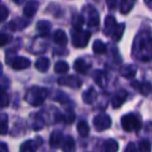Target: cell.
<instances>
[{
	"label": "cell",
	"mask_w": 152,
	"mask_h": 152,
	"mask_svg": "<svg viewBox=\"0 0 152 152\" xmlns=\"http://www.w3.org/2000/svg\"><path fill=\"white\" fill-rule=\"evenodd\" d=\"M132 54L135 58L143 61L152 58V36L149 32L142 31L137 34L133 44Z\"/></svg>",
	"instance_id": "cell-1"
},
{
	"label": "cell",
	"mask_w": 152,
	"mask_h": 152,
	"mask_svg": "<svg viewBox=\"0 0 152 152\" xmlns=\"http://www.w3.org/2000/svg\"><path fill=\"white\" fill-rule=\"evenodd\" d=\"M48 96V91L44 88L32 87L27 91L25 100L32 106H40Z\"/></svg>",
	"instance_id": "cell-2"
},
{
	"label": "cell",
	"mask_w": 152,
	"mask_h": 152,
	"mask_svg": "<svg viewBox=\"0 0 152 152\" xmlns=\"http://www.w3.org/2000/svg\"><path fill=\"white\" fill-rule=\"evenodd\" d=\"M90 38L91 34L81 28H73L71 30L72 45L76 48H85L89 43Z\"/></svg>",
	"instance_id": "cell-3"
},
{
	"label": "cell",
	"mask_w": 152,
	"mask_h": 152,
	"mask_svg": "<svg viewBox=\"0 0 152 152\" xmlns=\"http://www.w3.org/2000/svg\"><path fill=\"white\" fill-rule=\"evenodd\" d=\"M121 125H122V128L127 132L137 131L141 128V122L139 118L133 114L124 115L121 119Z\"/></svg>",
	"instance_id": "cell-4"
},
{
	"label": "cell",
	"mask_w": 152,
	"mask_h": 152,
	"mask_svg": "<svg viewBox=\"0 0 152 152\" xmlns=\"http://www.w3.org/2000/svg\"><path fill=\"white\" fill-rule=\"evenodd\" d=\"M94 127L97 131H103L112 126V119L106 114H99L93 120Z\"/></svg>",
	"instance_id": "cell-5"
},
{
	"label": "cell",
	"mask_w": 152,
	"mask_h": 152,
	"mask_svg": "<svg viewBox=\"0 0 152 152\" xmlns=\"http://www.w3.org/2000/svg\"><path fill=\"white\" fill-rule=\"evenodd\" d=\"M58 85L59 86H64V87H69L72 89H78L81 86V81L79 80L76 76L73 75H68V76H64L61 78L58 79Z\"/></svg>",
	"instance_id": "cell-6"
},
{
	"label": "cell",
	"mask_w": 152,
	"mask_h": 152,
	"mask_svg": "<svg viewBox=\"0 0 152 152\" xmlns=\"http://www.w3.org/2000/svg\"><path fill=\"white\" fill-rule=\"evenodd\" d=\"M41 144H42L41 137H38L37 140H28L21 145L20 152H37V149Z\"/></svg>",
	"instance_id": "cell-7"
},
{
	"label": "cell",
	"mask_w": 152,
	"mask_h": 152,
	"mask_svg": "<svg viewBox=\"0 0 152 152\" xmlns=\"http://www.w3.org/2000/svg\"><path fill=\"white\" fill-rule=\"evenodd\" d=\"M11 66L14 70H24V69L29 68L30 61L23 56H16L15 58L11 61Z\"/></svg>",
	"instance_id": "cell-8"
},
{
	"label": "cell",
	"mask_w": 152,
	"mask_h": 152,
	"mask_svg": "<svg viewBox=\"0 0 152 152\" xmlns=\"http://www.w3.org/2000/svg\"><path fill=\"white\" fill-rule=\"evenodd\" d=\"M127 96H128V94H127V92L124 91V90H120V91L117 92V93L114 95V97H113V99H112L113 107H114V108L121 107V106L124 104V102L126 101Z\"/></svg>",
	"instance_id": "cell-9"
},
{
	"label": "cell",
	"mask_w": 152,
	"mask_h": 152,
	"mask_svg": "<svg viewBox=\"0 0 152 152\" xmlns=\"http://www.w3.org/2000/svg\"><path fill=\"white\" fill-rule=\"evenodd\" d=\"M117 25L118 24H117V21L114 16H106L105 20H104V34L106 36H113Z\"/></svg>",
	"instance_id": "cell-10"
},
{
	"label": "cell",
	"mask_w": 152,
	"mask_h": 152,
	"mask_svg": "<svg viewBox=\"0 0 152 152\" xmlns=\"http://www.w3.org/2000/svg\"><path fill=\"white\" fill-rule=\"evenodd\" d=\"M39 9V2L37 0H29L26 3L25 7L23 9V15L26 18H31L34 14L38 12Z\"/></svg>",
	"instance_id": "cell-11"
},
{
	"label": "cell",
	"mask_w": 152,
	"mask_h": 152,
	"mask_svg": "<svg viewBox=\"0 0 152 152\" xmlns=\"http://www.w3.org/2000/svg\"><path fill=\"white\" fill-rule=\"evenodd\" d=\"M64 141V135L61 133V131L54 130L50 135V140H49V143L52 148H58L59 146H61Z\"/></svg>",
	"instance_id": "cell-12"
},
{
	"label": "cell",
	"mask_w": 152,
	"mask_h": 152,
	"mask_svg": "<svg viewBox=\"0 0 152 152\" xmlns=\"http://www.w3.org/2000/svg\"><path fill=\"white\" fill-rule=\"evenodd\" d=\"M53 41L55 44L64 47L68 44V37L63 29H57L53 34Z\"/></svg>",
	"instance_id": "cell-13"
},
{
	"label": "cell",
	"mask_w": 152,
	"mask_h": 152,
	"mask_svg": "<svg viewBox=\"0 0 152 152\" xmlns=\"http://www.w3.org/2000/svg\"><path fill=\"white\" fill-rule=\"evenodd\" d=\"M90 68H91V65H90L89 63H87V61L83 58L76 59L75 63H74V70H75L76 72H78V73H81V74L87 73L90 70Z\"/></svg>",
	"instance_id": "cell-14"
},
{
	"label": "cell",
	"mask_w": 152,
	"mask_h": 152,
	"mask_svg": "<svg viewBox=\"0 0 152 152\" xmlns=\"http://www.w3.org/2000/svg\"><path fill=\"white\" fill-rule=\"evenodd\" d=\"M88 24L87 25L89 27H96V26L99 25L100 23V18H99V14L97 13L95 9H91L90 13L88 14Z\"/></svg>",
	"instance_id": "cell-15"
},
{
	"label": "cell",
	"mask_w": 152,
	"mask_h": 152,
	"mask_svg": "<svg viewBox=\"0 0 152 152\" xmlns=\"http://www.w3.org/2000/svg\"><path fill=\"white\" fill-rule=\"evenodd\" d=\"M61 149L64 152H74L75 151V142L72 137H67L63 141Z\"/></svg>",
	"instance_id": "cell-16"
},
{
	"label": "cell",
	"mask_w": 152,
	"mask_h": 152,
	"mask_svg": "<svg viewBox=\"0 0 152 152\" xmlns=\"http://www.w3.org/2000/svg\"><path fill=\"white\" fill-rule=\"evenodd\" d=\"M137 67L133 65H127L124 66L121 70V74H122L123 77L125 78H132L134 77L135 74H137Z\"/></svg>",
	"instance_id": "cell-17"
},
{
	"label": "cell",
	"mask_w": 152,
	"mask_h": 152,
	"mask_svg": "<svg viewBox=\"0 0 152 152\" xmlns=\"http://www.w3.org/2000/svg\"><path fill=\"white\" fill-rule=\"evenodd\" d=\"M36 69L40 72H47V70L49 69V66H50V61L47 57H40V58L37 59L36 61Z\"/></svg>",
	"instance_id": "cell-18"
},
{
	"label": "cell",
	"mask_w": 152,
	"mask_h": 152,
	"mask_svg": "<svg viewBox=\"0 0 152 152\" xmlns=\"http://www.w3.org/2000/svg\"><path fill=\"white\" fill-rule=\"evenodd\" d=\"M97 98V92L93 89V88H90L88 91H86L83 95V99L85 101V103L87 104H92Z\"/></svg>",
	"instance_id": "cell-19"
},
{
	"label": "cell",
	"mask_w": 152,
	"mask_h": 152,
	"mask_svg": "<svg viewBox=\"0 0 152 152\" xmlns=\"http://www.w3.org/2000/svg\"><path fill=\"white\" fill-rule=\"evenodd\" d=\"M37 30L40 32L43 36H46L48 34V32L51 30V24L49 21L46 20H43V21H39L37 23Z\"/></svg>",
	"instance_id": "cell-20"
},
{
	"label": "cell",
	"mask_w": 152,
	"mask_h": 152,
	"mask_svg": "<svg viewBox=\"0 0 152 152\" xmlns=\"http://www.w3.org/2000/svg\"><path fill=\"white\" fill-rule=\"evenodd\" d=\"M135 0H121L120 3V12L123 15H126L132 10Z\"/></svg>",
	"instance_id": "cell-21"
},
{
	"label": "cell",
	"mask_w": 152,
	"mask_h": 152,
	"mask_svg": "<svg viewBox=\"0 0 152 152\" xmlns=\"http://www.w3.org/2000/svg\"><path fill=\"white\" fill-rule=\"evenodd\" d=\"M119 144L116 140L108 139L104 142V151L105 152H118Z\"/></svg>",
	"instance_id": "cell-22"
},
{
	"label": "cell",
	"mask_w": 152,
	"mask_h": 152,
	"mask_svg": "<svg viewBox=\"0 0 152 152\" xmlns=\"http://www.w3.org/2000/svg\"><path fill=\"white\" fill-rule=\"evenodd\" d=\"M94 79H95L96 83H97L99 87L104 88L105 87V83H106V74L102 71H95L93 75Z\"/></svg>",
	"instance_id": "cell-23"
},
{
	"label": "cell",
	"mask_w": 152,
	"mask_h": 152,
	"mask_svg": "<svg viewBox=\"0 0 152 152\" xmlns=\"http://www.w3.org/2000/svg\"><path fill=\"white\" fill-rule=\"evenodd\" d=\"M77 131L79 135L83 137H87L90 133V127L86 121H79L77 124Z\"/></svg>",
	"instance_id": "cell-24"
},
{
	"label": "cell",
	"mask_w": 152,
	"mask_h": 152,
	"mask_svg": "<svg viewBox=\"0 0 152 152\" xmlns=\"http://www.w3.org/2000/svg\"><path fill=\"white\" fill-rule=\"evenodd\" d=\"M9 131V125H7V115L0 114V134H7Z\"/></svg>",
	"instance_id": "cell-25"
},
{
	"label": "cell",
	"mask_w": 152,
	"mask_h": 152,
	"mask_svg": "<svg viewBox=\"0 0 152 152\" xmlns=\"http://www.w3.org/2000/svg\"><path fill=\"white\" fill-rule=\"evenodd\" d=\"M69 71V65L66 61H59L55 64L54 66V72L57 74H65Z\"/></svg>",
	"instance_id": "cell-26"
},
{
	"label": "cell",
	"mask_w": 152,
	"mask_h": 152,
	"mask_svg": "<svg viewBox=\"0 0 152 152\" xmlns=\"http://www.w3.org/2000/svg\"><path fill=\"white\" fill-rule=\"evenodd\" d=\"M131 86H132L133 88H137L140 91V93L143 94V95H148L152 90V87L149 83H143V85H141V83H137V81H135V83H131Z\"/></svg>",
	"instance_id": "cell-27"
},
{
	"label": "cell",
	"mask_w": 152,
	"mask_h": 152,
	"mask_svg": "<svg viewBox=\"0 0 152 152\" xmlns=\"http://www.w3.org/2000/svg\"><path fill=\"white\" fill-rule=\"evenodd\" d=\"M93 51L96 54H103L106 51V45L100 40H96L93 44Z\"/></svg>",
	"instance_id": "cell-28"
},
{
	"label": "cell",
	"mask_w": 152,
	"mask_h": 152,
	"mask_svg": "<svg viewBox=\"0 0 152 152\" xmlns=\"http://www.w3.org/2000/svg\"><path fill=\"white\" fill-rule=\"evenodd\" d=\"M124 29H125V24L124 23H121V24H118L115 29L114 34H113V39H114L115 42H119L121 40L123 36V32H124Z\"/></svg>",
	"instance_id": "cell-29"
},
{
	"label": "cell",
	"mask_w": 152,
	"mask_h": 152,
	"mask_svg": "<svg viewBox=\"0 0 152 152\" xmlns=\"http://www.w3.org/2000/svg\"><path fill=\"white\" fill-rule=\"evenodd\" d=\"M85 24V18L80 15H74L72 18V25L73 28H81V26Z\"/></svg>",
	"instance_id": "cell-30"
},
{
	"label": "cell",
	"mask_w": 152,
	"mask_h": 152,
	"mask_svg": "<svg viewBox=\"0 0 152 152\" xmlns=\"http://www.w3.org/2000/svg\"><path fill=\"white\" fill-rule=\"evenodd\" d=\"M139 151L140 152H151V144L148 140H141L139 143Z\"/></svg>",
	"instance_id": "cell-31"
},
{
	"label": "cell",
	"mask_w": 152,
	"mask_h": 152,
	"mask_svg": "<svg viewBox=\"0 0 152 152\" xmlns=\"http://www.w3.org/2000/svg\"><path fill=\"white\" fill-rule=\"evenodd\" d=\"M9 97H7L4 89L0 87V107H7L9 105Z\"/></svg>",
	"instance_id": "cell-32"
},
{
	"label": "cell",
	"mask_w": 152,
	"mask_h": 152,
	"mask_svg": "<svg viewBox=\"0 0 152 152\" xmlns=\"http://www.w3.org/2000/svg\"><path fill=\"white\" fill-rule=\"evenodd\" d=\"M63 120H64V122L67 123V124H71V123H73L74 120H75V114H74L72 110H68L65 116H63Z\"/></svg>",
	"instance_id": "cell-33"
},
{
	"label": "cell",
	"mask_w": 152,
	"mask_h": 152,
	"mask_svg": "<svg viewBox=\"0 0 152 152\" xmlns=\"http://www.w3.org/2000/svg\"><path fill=\"white\" fill-rule=\"evenodd\" d=\"M12 40V36L11 34H1L0 32V47L4 46V45H7V43H10Z\"/></svg>",
	"instance_id": "cell-34"
},
{
	"label": "cell",
	"mask_w": 152,
	"mask_h": 152,
	"mask_svg": "<svg viewBox=\"0 0 152 152\" xmlns=\"http://www.w3.org/2000/svg\"><path fill=\"white\" fill-rule=\"evenodd\" d=\"M43 126H44V121H43V119L41 118V117L38 116L36 118V121L34 122L32 128H34V130H41V129L43 128Z\"/></svg>",
	"instance_id": "cell-35"
},
{
	"label": "cell",
	"mask_w": 152,
	"mask_h": 152,
	"mask_svg": "<svg viewBox=\"0 0 152 152\" xmlns=\"http://www.w3.org/2000/svg\"><path fill=\"white\" fill-rule=\"evenodd\" d=\"M7 16H9V11L4 5H0V22H3L7 20Z\"/></svg>",
	"instance_id": "cell-36"
},
{
	"label": "cell",
	"mask_w": 152,
	"mask_h": 152,
	"mask_svg": "<svg viewBox=\"0 0 152 152\" xmlns=\"http://www.w3.org/2000/svg\"><path fill=\"white\" fill-rule=\"evenodd\" d=\"M106 3H107L108 9L110 10H115L118 4V0H106Z\"/></svg>",
	"instance_id": "cell-37"
},
{
	"label": "cell",
	"mask_w": 152,
	"mask_h": 152,
	"mask_svg": "<svg viewBox=\"0 0 152 152\" xmlns=\"http://www.w3.org/2000/svg\"><path fill=\"white\" fill-rule=\"evenodd\" d=\"M125 152H137V148H135V145L133 143H129L126 147V150Z\"/></svg>",
	"instance_id": "cell-38"
},
{
	"label": "cell",
	"mask_w": 152,
	"mask_h": 152,
	"mask_svg": "<svg viewBox=\"0 0 152 152\" xmlns=\"http://www.w3.org/2000/svg\"><path fill=\"white\" fill-rule=\"evenodd\" d=\"M0 152H9V148L5 143H0Z\"/></svg>",
	"instance_id": "cell-39"
},
{
	"label": "cell",
	"mask_w": 152,
	"mask_h": 152,
	"mask_svg": "<svg viewBox=\"0 0 152 152\" xmlns=\"http://www.w3.org/2000/svg\"><path fill=\"white\" fill-rule=\"evenodd\" d=\"M145 1V4L147 5L149 9L152 10V0H144Z\"/></svg>",
	"instance_id": "cell-40"
},
{
	"label": "cell",
	"mask_w": 152,
	"mask_h": 152,
	"mask_svg": "<svg viewBox=\"0 0 152 152\" xmlns=\"http://www.w3.org/2000/svg\"><path fill=\"white\" fill-rule=\"evenodd\" d=\"M13 1L16 3V4H22V3H23L25 0H13Z\"/></svg>",
	"instance_id": "cell-41"
},
{
	"label": "cell",
	"mask_w": 152,
	"mask_h": 152,
	"mask_svg": "<svg viewBox=\"0 0 152 152\" xmlns=\"http://www.w3.org/2000/svg\"><path fill=\"white\" fill-rule=\"evenodd\" d=\"M1 72H2V66H1V64H0V74H1Z\"/></svg>",
	"instance_id": "cell-42"
}]
</instances>
